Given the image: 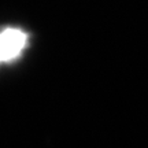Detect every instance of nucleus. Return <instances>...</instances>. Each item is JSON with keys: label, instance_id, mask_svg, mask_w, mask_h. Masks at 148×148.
<instances>
[{"label": "nucleus", "instance_id": "1", "mask_svg": "<svg viewBox=\"0 0 148 148\" xmlns=\"http://www.w3.org/2000/svg\"><path fill=\"white\" fill-rule=\"evenodd\" d=\"M27 44V34L21 29L7 27L0 32V63L12 62L21 56Z\"/></svg>", "mask_w": 148, "mask_h": 148}]
</instances>
